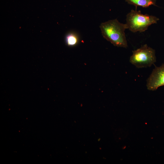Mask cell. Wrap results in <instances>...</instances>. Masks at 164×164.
<instances>
[{
    "mask_svg": "<svg viewBox=\"0 0 164 164\" xmlns=\"http://www.w3.org/2000/svg\"><path fill=\"white\" fill-rule=\"evenodd\" d=\"M103 37L114 46L124 48L128 46L125 30L128 29L126 24L119 22L117 19L102 23L100 26Z\"/></svg>",
    "mask_w": 164,
    "mask_h": 164,
    "instance_id": "1",
    "label": "cell"
},
{
    "mask_svg": "<svg viewBox=\"0 0 164 164\" xmlns=\"http://www.w3.org/2000/svg\"><path fill=\"white\" fill-rule=\"evenodd\" d=\"M164 85V64L156 67L148 78L146 84L148 90L155 91Z\"/></svg>",
    "mask_w": 164,
    "mask_h": 164,
    "instance_id": "4",
    "label": "cell"
},
{
    "mask_svg": "<svg viewBox=\"0 0 164 164\" xmlns=\"http://www.w3.org/2000/svg\"><path fill=\"white\" fill-rule=\"evenodd\" d=\"M128 4L137 7L147 8L152 5H156V0H124Z\"/></svg>",
    "mask_w": 164,
    "mask_h": 164,
    "instance_id": "5",
    "label": "cell"
},
{
    "mask_svg": "<svg viewBox=\"0 0 164 164\" xmlns=\"http://www.w3.org/2000/svg\"><path fill=\"white\" fill-rule=\"evenodd\" d=\"M126 19L128 29L133 32H144L149 26L156 23L159 20L155 16L143 14L140 10L133 9L127 15Z\"/></svg>",
    "mask_w": 164,
    "mask_h": 164,
    "instance_id": "2",
    "label": "cell"
},
{
    "mask_svg": "<svg viewBox=\"0 0 164 164\" xmlns=\"http://www.w3.org/2000/svg\"><path fill=\"white\" fill-rule=\"evenodd\" d=\"M129 61L138 68L150 67L156 61L155 50L145 44L133 51Z\"/></svg>",
    "mask_w": 164,
    "mask_h": 164,
    "instance_id": "3",
    "label": "cell"
},
{
    "mask_svg": "<svg viewBox=\"0 0 164 164\" xmlns=\"http://www.w3.org/2000/svg\"><path fill=\"white\" fill-rule=\"evenodd\" d=\"M79 41L77 34L73 32H70L67 34L65 37V42L69 46H74L77 45Z\"/></svg>",
    "mask_w": 164,
    "mask_h": 164,
    "instance_id": "6",
    "label": "cell"
}]
</instances>
